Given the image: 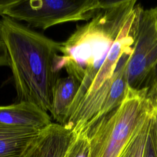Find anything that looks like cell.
Masks as SVG:
<instances>
[{"instance_id":"obj_1","label":"cell","mask_w":157,"mask_h":157,"mask_svg":"<svg viewBox=\"0 0 157 157\" xmlns=\"http://www.w3.org/2000/svg\"><path fill=\"white\" fill-rule=\"evenodd\" d=\"M143 9L136 0L103 1L90 20L60 42L61 68L80 83L65 124L68 118L70 125L83 128L122 102Z\"/></svg>"},{"instance_id":"obj_2","label":"cell","mask_w":157,"mask_h":157,"mask_svg":"<svg viewBox=\"0 0 157 157\" xmlns=\"http://www.w3.org/2000/svg\"><path fill=\"white\" fill-rule=\"evenodd\" d=\"M0 39L7 50L17 101L50 113L61 70L60 42L5 15L0 18Z\"/></svg>"},{"instance_id":"obj_3","label":"cell","mask_w":157,"mask_h":157,"mask_svg":"<svg viewBox=\"0 0 157 157\" xmlns=\"http://www.w3.org/2000/svg\"><path fill=\"white\" fill-rule=\"evenodd\" d=\"M147 91L128 87L120 105L81 132L88 141L89 157L120 156L153 113L147 99Z\"/></svg>"},{"instance_id":"obj_4","label":"cell","mask_w":157,"mask_h":157,"mask_svg":"<svg viewBox=\"0 0 157 157\" xmlns=\"http://www.w3.org/2000/svg\"><path fill=\"white\" fill-rule=\"evenodd\" d=\"M102 2L99 0H17L4 15L45 30L66 22L87 21Z\"/></svg>"},{"instance_id":"obj_5","label":"cell","mask_w":157,"mask_h":157,"mask_svg":"<svg viewBox=\"0 0 157 157\" xmlns=\"http://www.w3.org/2000/svg\"><path fill=\"white\" fill-rule=\"evenodd\" d=\"M157 73V7L143 9L128 66L129 88L148 89Z\"/></svg>"},{"instance_id":"obj_6","label":"cell","mask_w":157,"mask_h":157,"mask_svg":"<svg viewBox=\"0 0 157 157\" xmlns=\"http://www.w3.org/2000/svg\"><path fill=\"white\" fill-rule=\"evenodd\" d=\"M75 133L56 123L41 130L23 157H64Z\"/></svg>"},{"instance_id":"obj_7","label":"cell","mask_w":157,"mask_h":157,"mask_svg":"<svg viewBox=\"0 0 157 157\" xmlns=\"http://www.w3.org/2000/svg\"><path fill=\"white\" fill-rule=\"evenodd\" d=\"M52 123L47 112L28 102L0 106V124L42 130Z\"/></svg>"},{"instance_id":"obj_8","label":"cell","mask_w":157,"mask_h":157,"mask_svg":"<svg viewBox=\"0 0 157 157\" xmlns=\"http://www.w3.org/2000/svg\"><path fill=\"white\" fill-rule=\"evenodd\" d=\"M40 131L0 124V157H23Z\"/></svg>"},{"instance_id":"obj_9","label":"cell","mask_w":157,"mask_h":157,"mask_svg":"<svg viewBox=\"0 0 157 157\" xmlns=\"http://www.w3.org/2000/svg\"><path fill=\"white\" fill-rule=\"evenodd\" d=\"M80 86L79 81L72 75L59 77L57 80L53 96L51 118L58 124L64 126L68 110Z\"/></svg>"},{"instance_id":"obj_10","label":"cell","mask_w":157,"mask_h":157,"mask_svg":"<svg viewBox=\"0 0 157 157\" xmlns=\"http://www.w3.org/2000/svg\"><path fill=\"white\" fill-rule=\"evenodd\" d=\"M151 116L132 137L119 157H143L149 136Z\"/></svg>"},{"instance_id":"obj_11","label":"cell","mask_w":157,"mask_h":157,"mask_svg":"<svg viewBox=\"0 0 157 157\" xmlns=\"http://www.w3.org/2000/svg\"><path fill=\"white\" fill-rule=\"evenodd\" d=\"M90 147L83 133L75 134L64 157H89Z\"/></svg>"},{"instance_id":"obj_12","label":"cell","mask_w":157,"mask_h":157,"mask_svg":"<svg viewBox=\"0 0 157 157\" xmlns=\"http://www.w3.org/2000/svg\"><path fill=\"white\" fill-rule=\"evenodd\" d=\"M147 99L153 112L157 111V73L148 89Z\"/></svg>"},{"instance_id":"obj_13","label":"cell","mask_w":157,"mask_h":157,"mask_svg":"<svg viewBox=\"0 0 157 157\" xmlns=\"http://www.w3.org/2000/svg\"><path fill=\"white\" fill-rule=\"evenodd\" d=\"M150 136L157 157V111L153 112L150 118Z\"/></svg>"},{"instance_id":"obj_14","label":"cell","mask_w":157,"mask_h":157,"mask_svg":"<svg viewBox=\"0 0 157 157\" xmlns=\"http://www.w3.org/2000/svg\"><path fill=\"white\" fill-rule=\"evenodd\" d=\"M0 66H9V55L6 46L0 39Z\"/></svg>"},{"instance_id":"obj_15","label":"cell","mask_w":157,"mask_h":157,"mask_svg":"<svg viewBox=\"0 0 157 157\" xmlns=\"http://www.w3.org/2000/svg\"><path fill=\"white\" fill-rule=\"evenodd\" d=\"M143 157H156L153 144L150 136V131H149V136L148 138V140L145 146L144 153Z\"/></svg>"},{"instance_id":"obj_16","label":"cell","mask_w":157,"mask_h":157,"mask_svg":"<svg viewBox=\"0 0 157 157\" xmlns=\"http://www.w3.org/2000/svg\"><path fill=\"white\" fill-rule=\"evenodd\" d=\"M17 0H0V15H4L6 10Z\"/></svg>"}]
</instances>
